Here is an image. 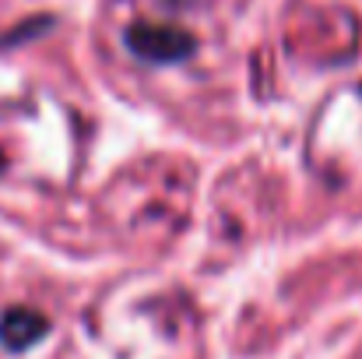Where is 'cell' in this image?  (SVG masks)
Segmentation results:
<instances>
[{
    "label": "cell",
    "mask_w": 362,
    "mask_h": 359,
    "mask_svg": "<svg viewBox=\"0 0 362 359\" xmlns=\"http://www.w3.org/2000/svg\"><path fill=\"white\" fill-rule=\"evenodd\" d=\"M127 46L151 64H173V60H183L194 42L187 32L169 28V25H137L127 32Z\"/></svg>",
    "instance_id": "6da1fadb"
},
{
    "label": "cell",
    "mask_w": 362,
    "mask_h": 359,
    "mask_svg": "<svg viewBox=\"0 0 362 359\" xmlns=\"http://www.w3.org/2000/svg\"><path fill=\"white\" fill-rule=\"evenodd\" d=\"M42 331H46V321L39 314H28V310H14L0 324V338L7 349H25L35 338H42Z\"/></svg>",
    "instance_id": "7a4b0ae2"
}]
</instances>
